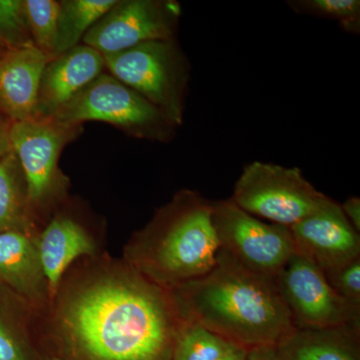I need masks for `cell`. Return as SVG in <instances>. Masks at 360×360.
Returning a JSON list of instances; mask_svg holds the SVG:
<instances>
[{
  "label": "cell",
  "instance_id": "cell-9",
  "mask_svg": "<svg viewBox=\"0 0 360 360\" xmlns=\"http://www.w3.org/2000/svg\"><path fill=\"white\" fill-rule=\"evenodd\" d=\"M180 6L174 1H117L84 35V44L103 56L153 40L174 39Z\"/></svg>",
  "mask_w": 360,
  "mask_h": 360
},
{
  "label": "cell",
  "instance_id": "cell-20",
  "mask_svg": "<svg viewBox=\"0 0 360 360\" xmlns=\"http://www.w3.org/2000/svg\"><path fill=\"white\" fill-rule=\"evenodd\" d=\"M286 4L295 13L335 21L345 32L360 33L359 0H290Z\"/></svg>",
  "mask_w": 360,
  "mask_h": 360
},
{
  "label": "cell",
  "instance_id": "cell-22",
  "mask_svg": "<svg viewBox=\"0 0 360 360\" xmlns=\"http://www.w3.org/2000/svg\"><path fill=\"white\" fill-rule=\"evenodd\" d=\"M27 20L21 0H0V42L9 49L30 44Z\"/></svg>",
  "mask_w": 360,
  "mask_h": 360
},
{
  "label": "cell",
  "instance_id": "cell-27",
  "mask_svg": "<svg viewBox=\"0 0 360 360\" xmlns=\"http://www.w3.org/2000/svg\"><path fill=\"white\" fill-rule=\"evenodd\" d=\"M13 151L9 141L8 127L0 122V160Z\"/></svg>",
  "mask_w": 360,
  "mask_h": 360
},
{
  "label": "cell",
  "instance_id": "cell-16",
  "mask_svg": "<svg viewBox=\"0 0 360 360\" xmlns=\"http://www.w3.org/2000/svg\"><path fill=\"white\" fill-rule=\"evenodd\" d=\"M360 326L295 329L277 345L283 360H359Z\"/></svg>",
  "mask_w": 360,
  "mask_h": 360
},
{
  "label": "cell",
  "instance_id": "cell-6",
  "mask_svg": "<svg viewBox=\"0 0 360 360\" xmlns=\"http://www.w3.org/2000/svg\"><path fill=\"white\" fill-rule=\"evenodd\" d=\"M49 118L68 127L98 120L155 139L167 136V130L174 127L148 99L105 75H99Z\"/></svg>",
  "mask_w": 360,
  "mask_h": 360
},
{
  "label": "cell",
  "instance_id": "cell-19",
  "mask_svg": "<svg viewBox=\"0 0 360 360\" xmlns=\"http://www.w3.org/2000/svg\"><path fill=\"white\" fill-rule=\"evenodd\" d=\"M21 168L13 151L0 160V232L18 231L22 224Z\"/></svg>",
  "mask_w": 360,
  "mask_h": 360
},
{
  "label": "cell",
  "instance_id": "cell-13",
  "mask_svg": "<svg viewBox=\"0 0 360 360\" xmlns=\"http://www.w3.org/2000/svg\"><path fill=\"white\" fill-rule=\"evenodd\" d=\"M104 65L103 54L85 44L51 59L42 73L37 112L49 117L96 79Z\"/></svg>",
  "mask_w": 360,
  "mask_h": 360
},
{
  "label": "cell",
  "instance_id": "cell-24",
  "mask_svg": "<svg viewBox=\"0 0 360 360\" xmlns=\"http://www.w3.org/2000/svg\"><path fill=\"white\" fill-rule=\"evenodd\" d=\"M0 360H32L25 342L0 319Z\"/></svg>",
  "mask_w": 360,
  "mask_h": 360
},
{
  "label": "cell",
  "instance_id": "cell-10",
  "mask_svg": "<svg viewBox=\"0 0 360 360\" xmlns=\"http://www.w3.org/2000/svg\"><path fill=\"white\" fill-rule=\"evenodd\" d=\"M73 131L75 127L44 116L15 120L9 125V141L25 177L30 202H41L51 193L59 153Z\"/></svg>",
  "mask_w": 360,
  "mask_h": 360
},
{
  "label": "cell",
  "instance_id": "cell-3",
  "mask_svg": "<svg viewBox=\"0 0 360 360\" xmlns=\"http://www.w3.org/2000/svg\"><path fill=\"white\" fill-rule=\"evenodd\" d=\"M219 250L212 201L187 191L142 234L131 257L141 276L172 290L210 272Z\"/></svg>",
  "mask_w": 360,
  "mask_h": 360
},
{
  "label": "cell",
  "instance_id": "cell-28",
  "mask_svg": "<svg viewBox=\"0 0 360 360\" xmlns=\"http://www.w3.org/2000/svg\"><path fill=\"white\" fill-rule=\"evenodd\" d=\"M246 352H248V349L238 347L234 348L233 350H231V352H229L226 355H224V356L219 360H245Z\"/></svg>",
  "mask_w": 360,
  "mask_h": 360
},
{
  "label": "cell",
  "instance_id": "cell-21",
  "mask_svg": "<svg viewBox=\"0 0 360 360\" xmlns=\"http://www.w3.org/2000/svg\"><path fill=\"white\" fill-rule=\"evenodd\" d=\"M23 6L33 44L53 58L60 4L54 0H25Z\"/></svg>",
  "mask_w": 360,
  "mask_h": 360
},
{
  "label": "cell",
  "instance_id": "cell-15",
  "mask_svg": "<svg viewBox=\"0 0 360 360\" xmlns=\"http://www.w3.org/2000/svg\"><path fill=\"white\" fill-rule=\"evenodd\" d=\"M0 281L33 302L49 293L37 245L23 232H0Z\"/></svg>",
  "mask_w": 360,
  "mask_h": 360
},
{
  "label": "cell",
  "instance_id": "cell-12",
  "mask_svg": "<svg viewBox=\"0 0 360 360\" xmlns=\"http://www.w3.org/2000/svg\"><path fill=\"white\" fill-rule=\"evenodd\" d=\"M51 59L33 42L0 56V110L13 122L37 116L40 82Z\"/></svg>",
  "mask_w": 360,
  "mask_h": 360
},
{
  "label": "cell",
  "instance_id": "cell-7",
  "mask_svg": "<svg viewBox=\"0 0 360 360\" xmlns=\"http://www.w3.org/2000/svg\"><path fill=\"white\" fill-rule=\"evenodd\" d=\"M220 248L246 269L276 277L295 255L290 229L253 217L231 200L212 201Z\"/></svg>",
  "mask_w": 360,
  "mask_h": 360
},
{
  "label": "cell",
  "instance_id": "cell-17",
  "mask_svg": "<svg viewBox=\"0 0 360 360\" xmlns=\"http://www.w3.org/2000/svg\"><path fill=\"white\" fill-rule=\"evenodd\" d=\"M115 0H68L60 2L53 58L65 53L84 39L97 21L105 15Z\"/></svg>",
  "mask_w": 360,
  "mask_h": 360
},
{
  "label": "cell",
  "instance_id": "cell-2",
  "mask_svg": "<svg viewBox=\"0 0 360 360\" xmlns=\"http://www.w3.org/2000/svg\"><path fill=\"white\" fill-rule=\"evenodd\" d=\"M169 292L182 321L245 349L277 345L296 329L276 277L246 269L221 248L210 272Z\"/></svg>",
  "mask_w": 360,
  "mask_h": 360
},
{
  "label": "cell",
  "instance_id": "cell-4",
  "mask_svg": "<svg viewBox=\"0 0 360 360\" xmlns=\"http://www.w3.org/2000/svg\"><path fill=\"white\" fill-rule=\"evenodd\" d=\"M103 58L116 79L148 99L172 124H181L189 68L174 39L143 42Z\"/></svg>",
  "mask_w": 360,
  "mask_h": 360
},
{
  "label": "cell",
  "instance_id": "cell-11",
  "mask_svg": "<svg viewBox=\"0 0 360 360\" xmlns=\"http://www.w3.org/2000/svg\"><path fill=\"white\" fill-rule=\"evenodd\" d=\"M295 255L326 272L360 257V236L328 198L309 217L290 227Z\"/></svg>",
  "mask_w": 360,
  "mask_h": 360
},
{
  "label": "cell",
  "instance_id": "cell-1",
  "mask_svg": "<svg viewBox=\"0 0 360 360\" xmlns=\"http://www.w3.org/2000/svg\"><path fill=\"white\" fill-rule=\"evenodd\" d=\"M182 321L169 290L135 269L84 286L59 314L75 360H172Z\"/></svg>",
  "mask_w": 360,
  "mask_h": 360
},
{
  "label": "cell",
  "instance_id": "cell-5",
  "mask_svg": "<svg viewBox=\"0 0 360 360\" xmlns=\"http://www.w3.org/2000/svg\"><path fill=\"white\" fill-rule=\"evenodd\" d=\"M328 198L300 168L252 161L243 167L229 200L253 217L290 229Z\"/></svg>",
  "mask_w": 360,
  "mask_h": 360
},
{
  "label": "cell",
  "instance_id": "cell-18",
  "mask_svg": "<svg viewBox=\"0 0 360 360\" xmlns=\"http://www.w3.org/2000/svg\"><path fill=\"white\" fill-rule=\"evenodd\" d=\"M239 347L193 322L182 321L172 360H219Z\"/></svg>",
  "mask_w": 360,
  "mask_h": 360
},
{
  "label": "cell",
  "instance_id": "cell-26",
  "mask_svg": "<svg viewBox=\"0 0 360 360\" xmlns=\"http://www.w3.org/2000/svg\"><path fill=\"white\" fill-rule=\"evenodd\" d=\"M341 210L345 213L348 221L354 227L355 231H360V198L356 196L347 198L342 205Z\"/></svg>",
  "mask_w": 360,
  "mask_h": 360
},
{
  "label": "cell",
  "instance_id": "cell-29",
  "mask_svg": "<svg viewBox=\"0 0 360 360\" xmlns=\"http://www.w3.org/2000/svg\"><path fill=\"white\" fill-rule=\"evenodd\" d=\"M51 360H61V359H56H56H51Z\"/></svg>",
  "mask_w": 360,
  "mask_h": 360
},
{
  "label": "cell",
  "instance_id": "cell-8",
  "mask_svg": "<svg viewBox=\"0 0 360 360\" xmlns=\"http://www.w3.org/2000/svg\"><path fill=\"white\" fill-rule=\"evenodd\" d=\"M276 283L296 329L360 326V307L338 295L323 271L300 255L290 258Z\"/></svg>",
  "mask_w": 360,
  "mask_h": 360
},
{
  "label": "cell",
  "instance_id": "cell-14",
  "mask_svg": "<svg viewBox=\"0 0 360 360\" xmlns=\"http://www.w3.org/2000/svg\"><path fill=\"white\" fill-rule=\"evenodd\" d=\"M37 245L49 295H56L63 274L75 259L96 251L87 232L77 222L63 217L52 220Z\"/></svg>",
  "mask_w": 360,
  "mask_h": 360
},
{
  "label": "cell",
  "instance_id": "cell-25",
  "mask_svg": "<svg viewBox=\"0 0 360 360\" xmlns=\"http://www.w3.org/2000/svg\"><path fill=\"white\" fill-rule=\"evenodd\" d=\"M245 360H283L277 349V345H262L250 348L246 352Z\"/></svg>",
  "mask_w": 360,
  "mask_h": 360
},
{
  "label": "cell",
  "instance_id": "cell-23",
  "mask_svg": "<svg viewBox=\"0 0 360 360\" xmlns=\"http://www.w3.org/2000/svg\"><path fill=\"white\" fill-rule=\"evenodd\" d=\"M329 285L345 300L360 307V257L324 274Z\"/></svg>",
  "mask_w": 360,
  "mask_h": 360
}]
</instances>
